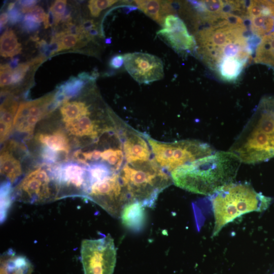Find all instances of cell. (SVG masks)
Returning <instances> with one entry per match:
<instances>
[{"instance_id": "6da1fadb", "label": "cell", "mask_w": 274, "mask_h": 274, "mask_svg": "<svg viewBox=\"0 0 274 274\" xmlns=\"http://www.w3.org/2000/svg\"><path fill=\"white\" fill-rule=\"evenodd\" d=\"M39 123L63 132L70 142L71 155L76 151L97 148L108 138L123 129L110 110L95 111L91 104L80 100L65 113L57 116L48 114Z\"/></svg>"}, {"instance_id": "7a4b0ae2", "label": "cell", "mask_w": 274, "mask_h": 274, "mask_svg": "<svg viewBox=\"0 0 274 274\" xmlns=\"http://www.w3.org/2000/svg\"><path fill=\"white\" fill-rule=\"evenodd\" d=\"M241 163L229 151H215L176 169L170 175L177 186L210 196L233 183Z\"/></svg>"}, {"instance_id": "3957f363", "label": "cell", "mask_w": 274, "mask_h": 274, "mask_svg": "<svg viewBox=\"0 0 274 274\" xmlns=\"http://www.w3.org/2000/svg\"><path fill=\"white\" fill-rule=\"evenodd\" d=\"M229 151L247 164L274 157V97L261 99Z\"/></svg>"}, {"instance_id": "277c9868", "label": "cell", "mask_w": 274, "mask_h": 274, "mask_svg": "<svg viewBox=\"0 0 274 274\" xmlns=\"http://www.w3.org/2000/svg\"><path fill=\"white\" fill-rule=\"evenodd\" d=\"M214 216L212 236L237 218L252 212H262L270 204L272 198L256 192L247 183H231L210 195Z\"/></svg>"}, {"instance_id": "5b68a950", "label": "cell", "mask_w": 274, "mask_h": 274, "mask_svg": "<svg viewBox=\"0 0 274 274\" xmlns=\"http://www.w3.org/2000/svg\"><path fill=\"white\" fill-rule=\"evenodd\" d=\"M119 174L131 201H138L144 207H154L159 194L173 183L169 173L154 158L134 164L126 163Z\"/></svg>"}, {"instance_id": "8992f818", "label": "cell", "mask_w": 274, "mask_h": 274, "mask_svg": "<svg viewBox=\"0 0 274 274\" xmlns=\"http://www.w3.org/2000/svg\"><path fill=\"white\" fill-rule=\"evenodd\" d=\"M199 30L195 36L196 48L203 60L216 70L222 50L229 44L247 37L243 19L229 13Z\"/></svg>"}, {"instance_id": "52a82bcc", "label": "cell", "mask_w": 274, "mask_h": 274, "mask_svg": "<svg viewBox=\"0 0 274 274\" xmlns=\"http://www.w3.org/2000/svg\"><path fill=\"white\" fill-rule=\"evenodd\" d=\"M58 164L35 162L14 187V200L38 204L58 200Z\"/></svg>"}, {"instance_id": "ba28073f", "label": "cell", "mask_w": 274, "mask_h": 274, "mask_svg": "<svg viewBox=\"0 0 274 274\" xmlns=\"http://www.w3.org/2000/svg\"><path fill=\"white\" fill-rule=\"evenodd\" d=\"M146 139L154 159L169 174L181 166L215 152L210 145L198 141L183 140L166 143L156 141L148 136Z\"/></svg>"}, {"instance_id": "9c48e42d", "label": "cell", "mask_w": 274, "mask_h": 274, "mask_svg": "<svg viewBox=\"0 0 274 274\" xmlns=\"http://www.w3.org/2000/svg\"><path fill=\"white\" fill-rule=\"evenodd\" d=\"M85 198L96 203L117 218L120 217L125 206L131 201L119 172L92 183Z\"/></svg>"}, {"instance_id": "30bf717a", "label": "cell", "mask_w": 274, "mask_h": 274, "mask_svg": "<svg viewBox=\"0 0 274 274\" xmlns=\"http://www.w3.org/2000/svg\"><path fill=\"white\" fill-rule=\"evenodd\" d=\"M81 256L84 274H113L116 262V249L110 234L94 239H84Z\"/></svg>"}, {"instance_id": "8fae6325", "label": "cell", "mask_w": 274, "mask_h": 274, "mask_svg": "<svg viewBox=\"0 0 274 274\" xmlns=\"http://www.w3.org/2000/svg\"><path fill=\"white\" fill-rule=\"evenodd\" d=\"M55 93L37 99L22 102L16 114L10 138L26 142L31 139L38 123L51 112Z\"/></svg>"}, {"instance_id": "7c38bea8", "label": "cell", "mask_w": 274, "mask_h": 274, "mask_svg": "<svg viewBox=\"0 0 274 274\" xmlns=\"http://www.w3.org/2000/svg\"><path fill=\"white\" fill-rule=\"evenodd\" d=\"M0 169L2 181H9L14 187L35 162L26 144L10 138L1 144Z\"/></svg>"}, {"instance_id": "4fadbf2b", "label": "cell", "mask_w": 274, "mask_h": 274, "mask_svg": "<svg viewBox=\"0 0 274 274\" xmlns=\"http://www.w3.org/2000/svg\"><path fill=\"white\" fill-rule=\"evenodd\" d=\"M58 199L70 197L85 198L90 183L87 167L74 161L58 164Z\"/></svg>"}, {"instance_id": "5bb4252c", "label": "cell", "mask_w": 274, "mask_h": 274, "mask_svg": "<svg viewBox=\"0 0 274 274\" xmlns=\"http://www.w3.org/2000/svg\"><path fill=\"white\" fill-rule=\"evenodd\" d=\"M124 66L129 74L140 84H149L164 76L162 60L154 55L133 52L123 55Z\"/></svg>"}, {"instance_id": "9a60e30c", "label": "cell", "mask_w": 274, "mask_h": 274, "mask_svg": "<svg viewBox=\"0 0 274 274\" xmlns=\"http://www.w3.org/2000/svg\"><path fill=\"white\" fill-rule=\"evenodd\" d=\"M157 35L178 52H189L196 48L195 38L189 33L184 21L176 15L165 17L162 28L157 32Z\"/></svg>"}, {"instance_id": "2e32d148", "label": "cell", "mask_w": 274, "mask_h": 274, "mask_svg": "<svg viewBox=\"0 0 274 274\" xmlns=\"http://www.w3.org/2000/svg\"><path fill=\"white\" fill-rule=\"evenodd\" d=\"M145 138L138 132L125 131L122 148L126 163L134 164L150 160L152 151Z\"/></svg>"}, {"instance_id": "e0dca14e", "label": "cell", "mask_w": 274, "mask_h": 274, "mask_svg": "<svg viewBox=\"0 0 274 274\" xmlns=\"http://www.w3.org/2000/svg\"><path fill=\"white\" fill-rule=\"evenodd\" d=\"M18 102L11 95L2 96L1 104V144L8 140L13 131V123L18 108Z\"/></svg>"}, {"instance_id": "ac0fdd59", "label": "cell", "mask_w": 274, "mask_h": 274, "mask_svg": "<svg viewBox=\"0 0 274 274\" xmlns=\"http://www.w3.org/2000/svg\"><path fill=\"white\" fill-rule=\"evenodd\" d=\"M120 218L124 227L132 231H140L146 223L145 207L138 201H130L123 208Z\"/></svg>"}, {"instance_id": "d6986e66", "label": "cell", "mask_w": 274, "mask_h": 274, "mask_svg": "<svg viewBox=\"0 0 274 274\" xmlns=\"http://www.w3.org/2000/svg\"><path fill=\"white\" fill-rule=\"evenodd\" d=\"M254 61L274 70V31L261 39L255 49Z\"/></svg>"}, {"instance_id": "ffe728a7", "label": "cell", "mask_w": 274, "mask_h": 274, "mask_svg": "<svg viewBox=\"0 0 274 274\" xmlns=\"http://www.w3.org/2000/svg\"><path fill=\"white\" fill-rule=\"evenodd\" d=\"M246 64L244 62L235 58H225L220 61L216 70L222 79L227 81H232L238 77Z\"/></svg>"}, {"instance_id": "44dd1931", "label": "cell", "mask_w": 274, "mask_h": 274, "mask_svg": "<svg viewBox=\"0 0 274 274\" xmlns=\"http://www.w3.org/2000/svg\"><path fill=\"white\" fill-rule=\"evenodd\" d=\"M134 2L141 11L162 26L165 17L164 12V1L137 0Z\"/></svg>"}, {"instance_id": "7402d4cb", "label": "cell", "mask_w": 274, "mask_h": 274, "mask_svg": "<svg viewBox=\"0 0 274 274\" xmlns=\"http://www.w3.org/2000/svg\"><path fill=\"white\" fill-rule=\"evenodd\" d=\"M21 50V45L18 42L14 31L11 29L5 31L1 37V55L5 57H12L20 53Z\"/></svg>"}, {"instance_id": "603a6c76", "label": "cell", "mask_w": 274, "mask_h": 274, "mask_svg": "<svg viewBox=\"0 0 274 274\" xmlns=\"http://www.w3.org/2000/svg\"><path fill=\"white\" fill-rule=\"evenodd\" d=\"M14 187L10 182L2 181L1 183V223L6 220L10 207L14 200Z\"/></svg>"}, {"instance_id": "cb8c5ba5", "label": "cell", "mask_w": 274, "mask_h": 274, "mask_svg": "<svg viewBox=\"0 0 274 274\" xmlns=\"http://www.w3.org/2000/svg\"><path fill=\"white\" fill-rule=\"evenodd\" d=\"M84 86V81L80 78L72 77L65 83L61 85L58 89L65 96L72 97L78 95Z\"/></svg>"}, {"instance_id": "d4e9b609", "label": "cell", "mask_w": 274, "mask_h": 274, "mask_svg": "<svg viewBox=\"0 0 274 274\" xmlns=\"http://www.w3.org/2000/svg\"><path fill=\"white\" fill-rule=\"evenodd\" d=\"M52 38L58 41L59 51L72 48L83 40L79 35L67 33L65 31L55 34Z\"/></svg>"}, {"instance_id": "484cf974", "label": "cell", "mask_w": 274, "mask_h": 274, "mask_svg": "<svg viewBox=\"0 0 274 274\" xmlns=\"http://www.w3.org/2000/svg\"><path fill=\"white\" fill-rule=\"evenodd\" d=\"M118 1L115 0H92L88 3V8L93 17H98L100 12L112 6Z\"/></svg>"}, {"instance_id": "4316f807", "label": "cell", "mask_w": 274, "mask_h": 274, "mask_svg": "<svg viewBox=\"0 0 274 274\" xmlns=\"http://www.w3.org/2000/svg\"><path fill=\"white\" fill-rule=\"evenodd\" d=\"M66 1L57 0L51 6L50 10L54 17L55 25H57L62 20L66 10Z\"/></svg>"}, {"instance_id": "83f0119b", "label": "cell", "mask_w": 274, "mask_h": 274, "mask_svg": "<svg viewBox=\"0 0 274 274\" xmlns=\"http://www.w3.org/2000/svg\"><path fill=\"white\" fill-rule=\"evenodd\" d=\"M32 63H33L19 64L13 71L11 84L15 85L20 83Z\"/></svg>"}, {"instance_id": "f1b7e54d", "label": "cell", "mask_w": 274, "mask_h": 274, "mask_svg": "<svg viewBox=\"0 0 274 274\" xmlns=\"http://www.w3.org/2000/svg\"><path fill=\"white\" fill-rule=\"evenodd\" d=\"M13 71L9 64L1 65L0 85L1 87L7 86L12 84Z\"/></svg>"}, {"instance_id": "f546056e", "label": "cell", "mask_w": 274, "mask_h": 274, "mask_svg": "<svg viewBox=\"0 0 274 274\" xmlns=\"http://www.w3.org/2000/svg\"><path fill=\"white\" fill-rule=\"evenodd\" d=\"M33 16L38 23L44 21L46 15L43 9L39 6H34L29 9L26 13Z\"/></svg>"}, {"instance_id": "4dcf8cb0", "label": "cell", "mask_w": 274, "mask_h": 274, "mask_svg": "<svg viewBox=\"0 0 274 274\" xmlns=\"http://www.w3.org/2000/svg\"><path fill=\"white\" fill-rule=\"evenodd\" d=\"M9 20L11 23L15 24L22 20L23 15L17 8L8 12Z\"/></svg>"}, {"instance_id": "1f68e13d", "label": "cell", "mask_w": 274, "mask_h": 274, "mask_svg": "<svg viewBox=\"0 0 274 274\" xmlns=\"http://www.w3.org/2000/svg\"><path fill=\"white\" fill-rule=\"evenodd\" d=\"M124 63L123 55H116L113 56L111 59L109 64L110 66L115 69L120 68Z\"/></svg>"}, {"instance_id": "d6a6232c", "label": "cell", "mask_w": 274, "mask_h": 274, "mask_svg": "<svg viewBox=\"0 0 274 274\" xmlns=\"http://www.w3.org/2000/svg\"><path fill=\"white\" fill-rule=\"evenodd\" d=\"M40 25V23L30 20L24 19L22 23V28L26 31H34L37 29Z\"/></svg>"}, {"instance_id": "836d02e7", "label": "cell", "mask_w": 274, "mask_h": 274, "mask_svg": "<svg viewBox=\"0 0 274 274\" xmlns=\"http://www.w3.org/2000/svg\"><path fill=\"white\" fill-rule=\"evenodd\" d=\"M43 22L45 28H46L49 26H51L54 24V17L50 9L46 15V18Z\"/></svg>"}, {"instance_id": "e575fe53", "label": "cell", "mask_w": 274, "mask_h": 274, "mask_svg": "<svg viewBox=\"0 0 274 274\" xmlns=\"http://www.w3.org/2000/svg\"><path fill=\"white\" fill-rule=\"evenodd\" d=\"M37 1L34 0H26V1H19L18 4L23 9H29L35 6L37 4Z\"/></svg>"}, {"instance_id": "d590c367", "label": "cell", "mask_w": 274, "mask_h": 274, "mask_svg": "<svg viewBox=\"0 0 274 274\" xmlns=\"http://www.w3.org/2000/svg\"><path fill=\"white\" fill-rule=\"evenodd\" d=\"M9 20V15L7 13L1 14L0 17L1 28L5 25Z\"/></svg>"}, {"instance_id": "8d00e7d4", "label": "cell", "mask_w": 274, "mask_h": 274, "mask_svg": "<svg viewBox=\"0 0 274 274\" xmlns=\"http://www.w3.org/2000/svg\"><path fill=\"white\" fill-rule=\"evenodd\" d=\"M71 19L70 12L68 10H66L62 17V21L64 22L69 23Z\"/></svg>"}, {"instance_id": "74e56055", "label": "cell", "mask_w": 274, "mask_h": 274, "mask_svg": "<svg viewBox=\"0 0 274 274\" xmlns=\"http://www.w3.org/2000/svg\"><path fill=\"white\" fill-rule=\"evenodd\" d=\"M19 59L18 57L12 58L9 64L10 67L12 68H15L18 65Z\"/></svg>"}, {"instance_id": "f35d334b", "label": "cell", "mask_w": 274, "mask_h": 274, "mask_svg": "<svg viewBox=\"0 0 274 274\" xmlns=\"http://www.w3.org/2000/svg\"><path fill=\"white\" fill-rule=\"evenodd\" d=\"M15 5V3H10L7 7L8 11L9 12L14 9Z\"/></svg>"}]
</instances>
